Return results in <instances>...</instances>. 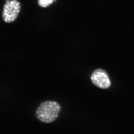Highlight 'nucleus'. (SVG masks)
<instances>
[{
    "label": "nucleus",
    "instance_id": "1",
    "mask_svg": "<svg viewBox=\"0 0 134 134\" xmlns=\"http://www.w3.org/2000/svg\"><path fill=\"white\" fill-rule=\"evenodd\" d=\"M61 110V106L57 102L46 100L39 105L36 111V116L42 122L49 123L57 119Z\"/></svg>",
    "mask_w": 134,
    "mask_h": 134
},
{
    "label": "nucleus",
    "instance_id": "2",
    "mask_svg": "<svg viewBox=\"0 0 134 134\" xmlns=\"http://www.w3.org/2000/svg\"><path fill=\"white\" fill-rule=\"evenodd\" d=\"M21 10V4L17 0L7 1L3 10V19L4 22L11 23L15 20Z\"/></svg>",
    "mask_w": 134,
    "mask_h": 134
},
{
    "label": "nucleus",
    "instance_id": "5",
    "mask_svg": "<svg viewBox=\"0 0 134 134\" xmlns=\"http://www.w3.org/2000/svg\"><path fill=\"white\" fill-rule=\"evenodd\" d=\"M9 1V0H6V2H7V1Z\"/></svg>",
    "mask_w": 134,
    "mask_h": 134
},
{
    "label": "nucleus",
    "instance_id": "3",
    "mask_svg": "<svg viewBox=\"0 0 134 134\" xmlns=\"http://www.w3.org/2000/svg\"><path fill=\"white\" fill-rule=\"evenodd\" d=\"M92 82L96 86L106 89L111 86V82L108 74L104 70L98 68L95 70L91 76Z\"/></svg>",
    "mask_w": 134,
    "mask_h": 134
},
{
    "label": "nucleus",
    "instance_id": "4",
    "mask_svg": "<svg viewBox=\"0 0 134 134\" xmlns=\"http://www.w3.org/2000/svg\"><path fill=\"white\" fill-rule=\"evenodd\" d=\"M54 0H38V5L42 8H46L53 3Z\"/></svg>",
    "mask_w": 134,
    "mask_h": 134
}]
</instances>
